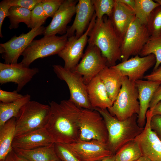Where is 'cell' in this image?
<instances>
[{
  "instance_id": "33",
  "label": "cell",
  "mask_w": 161,
  "mask_h": 161,
  "mask_svg": "<svg viewBox=\"0 0 161 161\" xmlns=\"http://www.w3.org/2000/svg\"><path fill=\"white\" fill-rule=\"evenodd\" d=\"M41 2L36 4L31 10L30 27L31 29L42 26L48 18L43 9Z\"/></svg>"
},
{
  "instance_id": "36",
  "label": "cell",
  "mask_w": 161,
  "mask_h": 161,
  "mask_svg": "<svg viewBox=\"0 0 161 161\" xmlns=\"http://www.w3.org/2000/svg\"><path fill=\"white\" fill-rule=\"evenodd\" d=\"M24 95L18 93L16 90L9 92L0 89V101L4 103L15 102L22 98Z\"/></svg>"
},
{
  "instance_id": "3",
  "label": "cell",
  "mask_w": 161,
  "mask_h": 161,
  "mask_svg": "<svg viewBox=\"0 0 161 161\" xmlns=\"http://www.w3.org/2000/svg\"><path fill=\"white\" fill-rule=\"evenodd\" d=\"M94 109L97 111L103 118L108 133L107 146L113 154L124 145L134 140L143 130L144 127L138 125L137 114L120 121L112 116L107 109L96 108Z\"/></svg>"
},
{
  "instance_id": "10",
  "label": "cell",
  "mask_w": 161,
  "mask_h": 161,
  "mask_svg": "<svg viewBox=\"0 0 161 161\" xmlns=\"http://www.w3.org/2000/svg\"><path fill=\"white\" fill-rule=\"evenodd\" d=\"M45 28L42 26L31 29L26 33H22L18 36L15 35L7 41L1 44L0 53L4 63H18L20 56L36 36L43 34Z\"/></svg>"
},
{
  "instance_id": "37",
  "label": "cell",
  "mask_w": 161,
  "mask_h": 161,
  "mask_svg": "<svg viewBox=\"0 0 161 161\" xmlns=\"http://www.w3.org/2000/svg\"><path fill=\"white\" fill-rule=\"evenodd\" d=\"M43 0H7L11 6H18L32 10L38 4Z\"/></svg>"
},
{
  "instance_id": "28",
  "label": "cell",
  "mask_w": 161,
  "mask_h": 161,
  "mask_svg": "<svg viewBox=\"0 0 161 161\" xmlns=\"http://www.w3.org/2000/svg\"><path fill=\"white\" fill-rule=\"evenodd\" d=\"M31 12V10L27 8L18 6H11L7 16L10 23L9 29L11 30L18 28L21 22L24 23L30 28Z\"/></svg>"
},
{
  "instance_id": "32",
  "label": "cell",
  "mask_w": 161,
  "mask_h": 161,
  "mask_svg": "<svg viewBox=\"0 0 161 161\" xmlns=\"http://www.w3.org/2000/svg\"><path fill=\"white\" fill-rule=\"evenodd\" d=\"M96 18L100 20L105 16L110 18L112 14L114 0H92Z\"/></svg>"
},
{
  "instance_id": "23",
  "label": "cell",
  "mask_w": 161,
  "mask_h": 161,
  "mask_svg": "<svg viewBox=\"0 0 161 161\" xmlns=\"http://www.w3.org/2000/svg\"><path fill=\"white\" fill-rule=\"evenodd\" d=\"M98 75L109 97L114 103L121 88L124 76L117 69L108 66L101 71Z\"/></svg>"
},
{
  "instance_id": "4",
  "label": "cell",
  "mask_w": 161,
  "mask_h": 161,
  "mask_svg": "<svg viewBox=\"0 0 161 161\" xmlns=\"http://www.w3.org/2000/svg\"><path fill=\"white\" fill-rule=\"evenodd\" d=\"M50 110L49 105L29 101L22 108L16 118L14 137L44 128Z\"/></svg>"
},
{
  "instance_id": "35",
  "label": "cell",
  "mask_w": 161,
  "mask_h": 161,
  "mask_svg": "<svg viewBox=\"0 0 161 161\" xmlns=\"http://www.w3.org/2000/svg\"><path fill=\"white\" fill-rule=\"evenodd\" d=\"M64 0H43L41 2L44 11L48 17L52 18Z\"/></svg>"
},
{
  "instance_id": "15",
  "label": "cell",
  "mask_w": 161,
  "mask_h": 161,
  "mask_svg": "<svg viewBox=\"0 0 161 161\" xmlns=\"http://www.w3.org/2000/svg\"><path fill=\"white\" fill-rule=\"evenodd\" d=\"M156 62V57L153 54L144 57L137 55L111 67L118 70L123 76L127 77L130 80L135 82L144 78L145 73L154 66Z\"/></svg>"
},
{
  "instance_id": "2",
  "label": "cell",
  "mask_w": 161,
  "mask_h": 161,
  "mask_svg": "<svg viewBox=\"0 0 161 161\" xmlns=\"http://www.w3.org/2000/svg\"><path fill=\"white\" fill-rule=\"evenodd\" d=\"M88 36V44L95 45L100 49L107 60V66H114L117 61H121L122 40L108 16H105L100 20L96 18Z\"/></svg>"
},
{
  "instance_id": "5",
  "label": "cell",
  "mask_w": 161,
  "mask_h": 161,
  "mask_svg": "<svg viewBox=\"0 0 161 161\" xmlns=\"http://www.w3.org/2000/svg\"><path fill=\"white\" fill-rule=\"evenodd\" d=\"M138 92L135 82L124 77L122 84L112 105L107 109L112 116L123 121L140 112Z\"/></svg>"
},
{
  "instance_id": "48",
  "label": "cell",
  "mask_w": 161,
  "mask_h": 161,
  "mask_svg": "<svg viewBox=\"0 0 161 161\" xmlns=\"http://www.w3.org/2000/svg\"><path fill=\"white\" fill-rule=\"evenodd\" d=\"M56 161H62V160H58Z\"/></svg>"
},
{
  "instance_id": "44",
  "label": "cell",
  "mask_w": 161,
  "mask_h": 161,
  "mask_svg": "<svg viewBox=\"0 0 161 161\" xmlns=\"http://www.w3.org/2000/svg\"><path fill=\"white\" fill-rule=\"evenodd\" d=\"M152 115L161 116V100L155 106L152 111Z\"/></svg>"
},
{
  "instance_id": "21",
  "label": "cell",
  "mask_w": 161,
  "mask_h": 161,
  "mask_svg": "<svg viewBox=\"0 0 161 161\" xmlns=\"http://www.w3.org/2000/svg\"><path fill=\"white\" fill-rule=\"evenodd\" d=\"M114 1L112 14L109 18L115 31L122 40L130 24L135 18V13L119 0Z\"/></svg>"
},
{
  "instance_id": "39",
  "label": "cell",
  "mask_w": 161,
  "mask_h": 161,
  "mask_svg": "<svg viewBox=\"0 0 161 161\" xmlns=\"http://www.w3.org/2000/svg\"><path fill=\"white\" fill-rule=\"evenodd\" d=\"M11 6L8 3L7 0H4L0 3V36L2 38L1 32L3 22L6 17L9 15V9Z\"/></svg>"
},
{
  "instance_id": "6",
  "label": "cell",
  "mask_w": 161,
  "mask_h": 161,
  "mask_svg": "<svg viewBox=\"0 0 161 161\" xmlns=\"http://www.w3.org/2000/svg\"><path fill=\"white\" fill-rule=\"evenodd\" d=\"M68 37L66 34L44 36L40 39L32 41L22 54L21 62L29 67L36 59L58 54L64 47Z\"/></svg>"
},
{
  "instance_id": "45",
  "label": "cell",
  "mask_w": 161,
  "mask_h": 161,
  "mask_svg": "<svg viewBox=\"0 0 161 161\" xmlns=\"http://www.w3.org/2000/svg\"><path fill=\"white\" fill-rule=\"evenodd\" d=\"M115 154L107 157L99 161H115Z\"/></svg>"
},
{
  "instance_id": "31",
  "label": "cell",
  "mask_w": 161,
  "mask_h": 161,
  "mask_svg": "<svg viewBox=\"0 0 161 161\" xmlns=\"http://www.w3.org/2000/svg\"><path fill=\"white\" fill-rule=\"evenodd\" d=\"M147 25L150 37L161 36V5L156 7L152 11Z\"/></svg>"
},
{
  "instance_id": "19",
  "label": "cell",
  "mask_w": 161,
  "mask_h": 161,
  "mask_svg": "<svg viewBox=\"0 0 161 161\" xmlns=\"http://www.w3.org/2000/svg\"><path fill=\"white\" fill-rule=\"evenodd\" d=\"M138 92L140 112L137 122L139 126L144 128L146 122V114L153 95L161 84V81L139 80L135 82Z\"/></svg>"
},
{
  "instance_id": "30",
  "label": "cell",
  "mask_w": 161,
  "mask_h": 161,
  "mask_svg": "<svg viewBox=\"0 0 161 161\" xmlns=\"http://www.w3.org/2000/svg\"><path fill=\"white\" fill-rule=\"evenodd\" d=\"M151 54H154L156 62L153 71L158 68L161 64V36L150 37L140 52L139 55L144 57Z\"/></svg>"
},
{
  "instance_id": "47",
  "label": "cell",
  "mask_w": 161,
  "mask_h": 161,
  "mask_svg": "<svg viewBox=\"0 0 161 161\" xmlns=\"http://www.w3.org/2000/svg\"><path fill=\"white\" fill-rule=\"evenodd\" d=\"M154 1L159 4L161 5V0H155Z\"/></svg>"
},
{
  "instance_id": "26",
  "label": "cell",
  "mask_w": 161,
  "mask_h": 161,
  "mask_svg": "<svg viewBox=\"0 0 161 161\" xmlns=\"http://www.w3.org/2000/svg\"><path fill=\"white\" fill-rule=\"evenodd\" d=\"M31 96L26 94L20 99L9 103L0 102V128L11 118H17L22 108L31 100Z\"/></svg>"
},
{
  "instance_id": "22",
  "label": "cell",
  "mask_w": 161,
  "mask_h": 161,
  "mask_svg": "<svg viewBox=\"0 0 161 161\" xmlns=\"http://www.w3.org/2000/svg\"><path fill=\"white\" fill-rule=\"evenodd\" d=\"M86 86L89 99L94 109L96 108L108 109L112 106L113 103L109 97L98 75Z\"/></svg>"
},
{
  "instance_id": "12",
  "label": "cell",
  "mask_w": 161,
  "mask_h": 161,
  "mask_svg": "<svg viewBox=\"0 0 161 161\" xmlns=\"http://www.w3.org/2000/svg\"><path fill=\"white\" fill-rule=\"evenodd\" d=\"M96 16L95 13L88 27L78 38L74 35L68 38L64 48L58 54L64 62V67L72 70L78 64L83 55V51L88 39V34L95 23Z\"/></svg>"
},
{
  "instance_id": "38",
  "label": "cell",
  "mask_w": 161,
  "mask_h": 161,
  "mask_svg": "<svg viewBox=\"0 0 161 161\" xmlns=\"http://www.w3.org/2000/svg\"><path fill=\"white\" fill-rule=\"evenodd\" d=\"M150 126L151 130L161 140V116L153 115L151 119Z\"/></svg>"
},
{
  "instance_id": "42",
  "label": "cell",
  "mask_w": 161,
  "mask_h": 161,
  "mask_svg": "<svg viewBox=\"0 0 161 161\" xmlns=\"http://www.w3.org/2000/svg\"><path fill=\"white\" fill-rule=\"evenodd\" d=\"M4 161H29L18 154L12 149L6 157Z\"/></svg>"
},
{
  "instance_id": "11",
  "label": "cell",
  "mask_w": 161,
  "mask_h": 161,
  "mask_svg": "<svg viewBox=\"0 0 161 161\" xmlns=\"http://www.w3.org/2000/svg\"><path fill=\"white\" fill-rule=\"evenodd\" d=\"M106 66L107 60L100 49L88 44L80 62L72 70L81 75L86 85Z\"/></svg>"
},
{
  "instance_id": "7",
  "label": "cell",
  "mask_w": 161,
  "mask_h": 161,
  "mask_svg": "<svg viewBox=\"0 0 161 161\" xmlns=\"http://www.w3.org/2000/svg\"><path fill=\"white\" fill-rule=\"evenodd\" d=\"M80 140H95L107 144L108 133L103 118L95 109H81L78 120Z\"/></svg>"
},
{
  "instance_id": "9",
  "label": "cell",
  "mask_w": 161,
  "mask_h": 161,
  "mask_svg": "<svg viewBox=\"0 0 161 161\" xmlns=\"http://www.w3.org/2000/svg\"><path fill=\"white\" fill-rule=\"evenodd\" d=\"M150 37L147 25L141 23L135 17L122 40V62L128 60L131 56L139 55Z\"/></svg>"
},
{
  "instance_id": "40",
  "label": "cell",
  "mask_w": 161,
  "mask_h": 161,
  "mask_svg": "<svg viewBox=\"0 0 161 161\" xmlns=\"http://www.w3.org/2000/svg\"><path fill=\"white\" fill-rule=\"evenodd\" d=\"M161 100V84L155 92L150 102L149 110L152 111L156 105Z\"/></svg>"
},
{
  "instance_id": "17",
  "label": "cell",
  "mask_w": 161,
  "mask_h": 161,
  "mask_svg": "<svg viewBox=\"0 0 161 161\" xmlns=\"http://www.w3.org/2000/svg\"><path fill=\"white\" fill-rule=\"evenodd\" d=\"M78 1L65 0L56 12L48 25L45 27L44 36L55 35L57 34H66L67 25L75 14Z\"/></svg>"
},
{
  "instance_id": "27",
  "label": "cell",
  "mask_w": 161,
  "mask_h": 161,
  "mask_svg": "<svg viewBox=\"0 0 161 161\" xmlns=\"http://www.w3.org/2000/svg\"><path fill=\"white\" fill-rule=\"evenodd\" d=\"M143 155L137 142L134 140L126 143L115 154V161H135Z\"/></svg>"
},
{
  "instance_id": "29",
  "label": "cell",
  "mask_w": 161,
  "mask_h": 161,
  "mask_svg": "<svg viewBox=\"0 0 161 161\" xmlns=\"http://www.w3.org/2000/svg\"><path fill=\"white\" fill-rule=\"evenodd\" d=\"M134 9L135 17L142 24L147 25L153 10L160 5L152 0H135Z\"/></svg>"
},
{
  "instance_id": "34",
  "label": "cell",
  "mask_w": 161,
  "mask_h": 161,
  "mask_svg": "<svg viewBox=\"0 0 161 161\" xmlns=\"http://www.w3.org/2000/svg\"><path fill=\"white\" fill-rule=\"evenodd\" d=\"M55 148L60 160L63 161H80L64 144L55 143Z\"/></svg>"
},
{
  "instance_id": "18",
  "label": "cell",
  "mask_w": 161,
  "mask_h": 161,
  "mask_svg": "<svg viewBox=\"0 0 161 161\" xmlns=\"http://www.w3.org/2000/svg\"><path fill=\"white\" fill-rule=\"evenodd\" d=\"M95 10L92 0H79L76 5V15L72 25L67 28L68 38L74 35L78 38L87 29L92 21Z\"/></svg>"
},
{
  "instance_id": "8",
  "label": "cell",
  "mask_w": 161,
  "mask_h": 161,
  "mask_svg": "<svg viewBox=\"0 0 161 161\" xmlns=\"http://www.w3.org/2000/svg\"><path fill=\"white\" fill-rule=\"evenodd\" d=\"M52 67L58 78L67 84L70 92L69 100L80 108L94 109L90 103L86 86L82 76L60 65H54Z\"/></svg>"
},
{
  "instance_id": "1",
  "label": "cell",
  "mask_w": 161,
  "mask_h": 161,
  "mask_svg": "<svg viewBox=\"0 0 161 161\" xmlns=\"http://www.w3.org/2000/svg\"><path fill=\"white\" fill-rule=\"evenodd\" d=\"M49 103L50 112L44 128L54 143L68 144L78 141V120L81 108L69 100Z\"/></svg>"
},
{
  "instance_id": "41",
  "label": "cell",
  "mask_w": 161,
  "mask_h": 161,
  "mask_svg": "<svg viewBox=\"0 0 161 161\" xmlns=\"http://www.w3.org/2000/svg\"><path fill=\"white\" fill-rule=\"evenodd\" d=\"M144 78L149 81H161V66L150 74L145 75Z\"/></svg>"
},
{
  "instance_id": "20",
  "label": "cell",
  "mask_w": 161,
  "mask_h": 161,
  "mask_svg": "<svg viewBox=\"0 0 161 161\" xmlns=\"http://www.w3.org/2000/svg\"><path fill=\"white\" fill-rule=\"evenodd\" d=\"M53 143V140L44 128L14 137L12 148L30 150L48 146Z\"/></svg>"
},
{
  "instance_id": "24",
  "label": "cell",
  "mask_w": 161,
  "mask_h": 161,
  "mask_svg": "<svg viewBox=\"0 0 161 161\" xmlns=\"http://www.w3.org/2000/svg\"><path fill=\"white\" fill-rule=\"evenodd\" d=\"M18 155L29 161H56L60 160L55 152V143L30 150L13 148Z\"/></svg>"
},
{
  "instance_id": "16",
  "label": "cell",
  "mask_w": 161,
  "mask_h": 161,
  "mask_svg": "<svg viewBox=\"0 0 161 161\" xmlns=\"http://www.w3.org/2000/svg\"><path fill=\"white\" fill-rule=\"evenodd\" d=\"M152 111L148 110L146 122L141 133L134 140L138 143L143 155L151 161H161V140L151 130L150 126Z\"/></svg>"
},
{
  "instance_id": "14",
  "label": "cell",
  "mask_w": 161,
  "mask_h": 161,
  "mask_svg": "<svg viewBox=\"0 0 161 161\" xmlns=\"http://www.w3.org/2000/svg\"><path fill=\"white\" fill-rule=\"evenodd\" d=\"M39 71L38 68L26 67L21 62L14 64L0 63V83L2 85L14 83L17 85L16 90L18 92Z\"/></svg>"
},
{
  "instance_id": "13",
  "label": "cell",
  "mask_w": 161,
  "mask_h": 161,
  "mask_svg": "<svg viewBox=\"0 0 161 161\" xmlns=\"http://www.w3.org/2000/svg\"><path fill=\"white\" fill-rule=\"evenodd\" d=\"M66 145L80 161H99L113 154L109 149L107 144L100 141H78Z\"/></svg>"
},
{
  "instance_id": "43",
  "label": "cell",
  "mask_w": 161,
  "mask_h": 161,
  "mask_svg": "<svg viewBox=\"0 0 161 161\" xmlns=\"http://www.w3.org/2000/svg\"><path fill=\"white\" fill-rule=\"evenodd\" d=\"M119 1L134 10L135 6V0H119Z\"/></svg>"
},
{
  "instance_id": "25",
  "label": "cell",
  "mask_w": 161,
  "mask_h": 161,
  "mask_svg": "<svg viewBox=\"0 0 161 161\" xmlns=\"http://www.w3.org/2000/svg\"><path fill=\"white\" fill-rule=\"evenodd\" d=\"M16 121V118H12L0 128V161H4L7 154L12 149Z\"/></svg>"
},
{
  "instance_id": "46",
  "label": "cell",
  "mask_w": 161,
  "mask_h": 161,
  "mask_svg": "<svg viewBox=\"0 0 161 161\" xmlns=\"http://www.w3.org/2000/svg\"><path fill=\"white\" fill-rule=\"evenodd\" d=\"M135 161H151L150 159L145 156L142 155Z\"/></svg>"
}]
</instances>
